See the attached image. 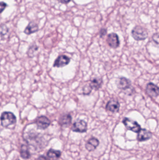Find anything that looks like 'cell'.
I'll list each match as a JSON object with an SVG mask.
<instances>
[{
  "mask_svg": "<svg viewBox=\"0 0 159 160\" xmlns=\"http://www.w3.org/2000/svg\"><path fill=\"white\" fill-rule=\"evenodd\" d=\"M24 139L27 143L34 148L35 150H41L47 145L44 137L40 133L35 132L34 130L30 131L26 133Z\"/></svg>",
  "mask_w": 159,
  "mask_h": 160,
  "instance_id": "cell-1",
  "label": "cell"
},
{
  "mask_svg": "<svg viewBox=\"0 0 159 160\" xmlns=\"http://www.w3.org/2000/svg\"><path fill=\"white\" fill-rule=\"evenodd\" d=\"M1 121L2 127L8 128L16 123V118L11 112H4L1 115Z\"/></svg>",
  "mask_w": 159,
  "mask_h": 160,
  "instance_id": "cell-2",
  "label": "cell"
},
{
  "mask_svg": "<svg viewBox=\"0 0 159 160\" xmlns=\"http://www.w3.org/2000/svg\"><path fill=\"white\" fill-rule=\"evenodd\" d=\"M131 33L133 38L137 41L145 40L148 35L147 30L140 25L135 26L132 31Z\"/></svg>",
  "mask_w": 159,
  "mask_h": 160,
  "instance_id": "cell-3",
  "label": "cell"
},
{
  "mask_svg": "<svg viewBox=\"0 0 159 160\" xmlns=\"http://www.w3.org/2000/svg\"><path fill=\"white\" fill-rule=\"evenodd\" d=\"M122 123L128 130L135 133H138L142 129L141 126L138 122L130 118H125L122 121Z\"/></svg>",
  "mask_w": 159,
  "mask_h": 160,
  "instance_id": "cell-4",
  "label": "cell"
},
{
  "mask_svg": "<svg viewBox=\"0 0 159 160\" xmlns=\"http://www.w3.org/2000/svg\"><path fill=\"white\" fill-rule=\"evenodd\" d=\"M71 130L74 132L84 133L87 130V123L83 120L77 119L72 126Z\"/></svg>",
  "mask_w": 159,
  "mask_h": 160,
  "instance_id": "cell-5",
  "label": "cell"
},
{
  "mask_svg": "<svg viewBox=\"0 0 159 160\" xmlns=\"http://www.w3.org/2000/svg\"><path fill=\"white\" fill-rule=\"evenodd\" d=\"M35 123L36 124L37 129L44 130L50 126L51 122L47 117L41 116L35 119Z\"/></svg>",
  "mask_w": 159,
  "mask_h": 160,
  "instance_id": "cell-6",
  "label": "cell"
},
{
  "mask_svg": "<svg viewBox=\"0 0 159 160\" xmlns=\"http://www.w3.org/2000/svg\"><path fill=\"white\" fill-rule=\"evenodd\" d=\"M106 41L109 47L114 49L118 48L120 44L119 38L118 35L115 33L109 34L107 36Z\"/></svg>",
  "mask_w": 159,
  "mask_h": 160,
  "instance_id": "cell-7",
  "label": "cell"
},
{
  "mask_svg": "<svg viewBox=\"0 0 159 160\" xmlns=\"http://www.w3.org/2000/svg\"><path fill=\"white\" fill-rule=\"evenodd\" d=\"M71 59L65 55H59L54 62L53 67L57 68H62L69 64Z\"/></svg>",
  "mask_w": 159,
  "mask_h": 160,
  "instance_id": "cell-8",
  "label": "cell"
},
{
  "mask_svg": "<svg viewBox=\"0 0 159 160\" xmlns=\"http://www.w3.org/2000/svg\"><path fill=\"white\" fill-rule=\"evenodd\" d=\"M120 108V103L118 101L115 99H111L107 102L105 107L106 111L113 113L119 112Z\"/></svg>",
  "mask_w": 159,
  "mask_h": 160,
  "instance_id": "cell-9",
  "label": "cell"
},
{
  "mask_svg": "<svg viewBox=\"0 0 159 160\" xmlns=\"http://www.w3.org/2000/svg\"><path fill=\"white\" fill-rule=\"evenodd\" d=\"M146 91L147 95L151 98H157L159 95V88L152 82L147 84Z\"/></svg>",
  "mask_w": 159,
  "mask_h": 160,
  "instance_id": "cell-10",
  "label": "cell"
},
{
  "mask_svg": "<svg viewBox=\"0 0 159 160\" xmlns=\"http://www.w3.org/2000/svg\"><path fill=\"white\" fill-rule=\"evenodd\" d=\"M137 135V141L139 142H145L151 139L152 133L151 132L146 129H142L138 132Z\"/></svg>",
  "mask_w": 159,
  "mask_h": 160,
  "instance_id": "cell-11",
  "label": "cell"
},
{
  "mask_svg": "<svg viewBox=\"0 0 159 160\" xmlns=\"http://www.w3.org/2000/svg\"><path fill=\"white\" fill-rule=\"evenodd\" d=\"M131 85V81L124 77H122L118 80L117 83L118 88L123 90H127L130 88Z\"/></svg>",
  "mask_w": 159,
  "mask_h": 160,
  "instance_id": "cell-12",
  "label": "cell"
},
{
  "mask_svg": "<svg viewBox=\"0 0 159 160\" xmlns=\"http://www.w3.org/2000/svg\"><path fill=\"white\" fill-rule=\"evenodd\" d=\"M100 144V141L97 138L92 137L88 141L86 144V148L89 152L94 151Z\"/></svg>",
  "mask_w": 159,
  "mask_h": 160,
  "instance_id": "cell-13",
  "label": "cell"
},
{
  "mask_svg": "<svg viewBox=\"0 0 159 160\" xmlns=\"http://www.w3.org/2000/svg\"><path fill=\"white\" fill-rule=\"evenodd\" d=\"M72 117L70 114L62 116L59 119V124L62 127H68L72 123Z\"/></svg>",
  "mask_w": 159,
  "mask_h": 160,
  "instance_id": "cell-14",
  "label": "cell"
},
{
  "mask_svg": "<svg viewBox=\"0 0 159 160\" xmlns=\"http://www.w3.org/2000/svg\"><path fill=\"white\" fill-rule=\"evenodd\" d=\"M39 30L38 25L34 22H31L29 23L24 31V32L27 35H30L36 32Z\"/></svg>",
  "mask_w": 159,
  "mask_h": 160,
  "instance_id": "cell-15",
  "label": "cell"
},
{
  "mask_svg": "<svg viewBox=\"0 0 159 160\" xmlns=\"http://www.w3.org/2000/svg\"><path fill=\"white\" fill-rule=\"evenodd\" d=\"M62 153L60 150H56L50 148L47 153V157L49 160H57L61 156Z\"/></svg>",
  "mask_w": 159,
  "mask_h": 160,
  "instance_id": "cell-16",
  "label": "cell"
},
{
  "mask_svg": "<svg viewBox=\"0 0 159 160\" xmlns=\"http://www.w3.org/2000/svg\"><path fill=\"white\" fill-rule=\"evenodd\" d=\"M20 153L21 157L23 159L28 160L30 158V153L29 147L26 145H21Z\"/></svg>",
  "mask_w": 159,
  "mask_h": 160,
  "instance_id": "cell-17",
  "label": "cell"
},
{
  "mask_svg": "<svg viewBox=\"0 0 159 160\" xmlns=\"http://www.w3.org/2000/svg\"><path fill=\"white\" fill-rule=\"evenodd\" d=\"M103 83L102 79L101 78H94L93 79L91 80L89 85L90 86L92 89L95 90H99L101 87Z\"/></svg>",
  "mask_w": 159,
  "mask_h": 160,
  "instance_id": "cell-18",
  "label": "cell"
},
{
  "mask_svg": "<svg viewBox=\"0 0 159 160\" xmlns=\"http://www.w3.org/2000/svg\"><path fill=\"white\" fill-rule=\"evenodd\" d=\"M38 48L36 45H33V46H30V47L29 48V51L28 52V55H29V57H33L34 53L35 52L38 50Z\"/></svg>",
  "mask_w": 159,
  "mask_h": 160,
  "instance_id": "cell-19",
  "label": "cell"
},
{
  "mask_svg": "<svg viewBox=\"0 0 159 160\" xmlns=\"http://www.w3.org/2000/svg\"><path fill=\"white\" fill-rule=\"evenodd\" d=\"M92 89L91 87L90 86L87 85L84 87L83 88V94L85 95H89L91 93Z\"/></svg>",
  "mask_w": 159,
  "mask_h": 160,
  "instance_id": "cell-20",
  "label": "cell"
},
{
  "mask_svg": "<svg viewBox=\"0 0 159 160\" xmlns=\"http://www.w3.org/2000/svg\"><path fill=\"white\" fill-rule=\"evenodd\" d=\"M152 39L156 44H159V32L154 34L152 36Z\"/></svg>",
  "mask_w": 159,
  "mask_h": 160,
  "instance_id": "cell-21",
  "label": "cell"
},
{
  "mask_svg": "<svg viewBox=\"0 0 159 160\" xmlns=\"http://www.w3.org/2000/svg\"><path fill=\"white\" fill-rule=\"evenodd\" d=\"M107 33V30L105 28H102L100 32V37L103 38Z\"/></svg>",
  "mask_w": 159,
  "mask_h": 160,
  "instance_id": "cell-22",
  "label": "cell"
},
{
  "mask_svg": "<svg viewBox=\"0 0 159 160\" xmlns=\"http://www.w3.org/2000/svg\"><path fill=\"white\" fill-rule=\"evenodd\" d=\"M7 6V4L5 2H1V3H0V7H1V13H2L5 9L6 8Z\"/></svg>",
  "mask_w": 159,
  "mask_h": 160,
  "instance_id": "cell-23",
  "label": "cell"
},
{
  "mask_svg": "<svg viewBox=\"0 0 159 160\" xmlns=\"http://www.w3.org/2000/svg\"><path fill=\"white\" fill-rule=\"evenodd\" d=\"M59 2L63 4H67L70 2L72 0H58Z\"/></svg>",
  "mask_w": 159,
  "mask_h": 160,
  "instance_id": "cell-24",
  "label": "cell"
},
{
  "mask_svg": "<svg viewBox=\"0 0 159 160\" xmlns=\"http://www.w3.org/2000/svg\"><path fill=\"white\" fill-rule=\"evenodd\" d=\"M37 160H48V158L44 155H42V156H39Z\"/></svg>",
  "mask_w": 159,
  "mask_h": 160,
  "instance_id": "cell-25",
  "label": "cell"
},
{
  "mask_svg": "<svg viewBox=\"0 0 159 160\" xmlns=\"http://www.w3.org/2000/svg\"><path fill=\"white\" fill-rule=\"evenodd\" d=\"M16 160H20L19 159H17Z\"/></svg>",
  "mask_w": 159,
  "mask_h": 160,
  "instance_id": "cell-26",
  "label": "cell"
},
{
  "mask_svg": "<svg viewBox=\"0 0 159 160\" xmlns=\"http://www.w3.org/2000/svg\"><path fill=\"white\" fill-rule=\"evenodd\" d=\"M158 156H159V154H158Z\"/></svg>",
  "mask_w": 159,
  "mask_h": 160,
  "instance_id": "cell-27",
  "label": "cell"
},
{
  "mask_svg": "<svg viewBox=\"0 0 159 160\" xmlns=\"http://www.w3.org/2000/svg\"></svg>",
  "mask_w": 159,
  "mask_h": 160,
  "instance_id": "cell-28",
  "label": "cell"
}]
</instances>
